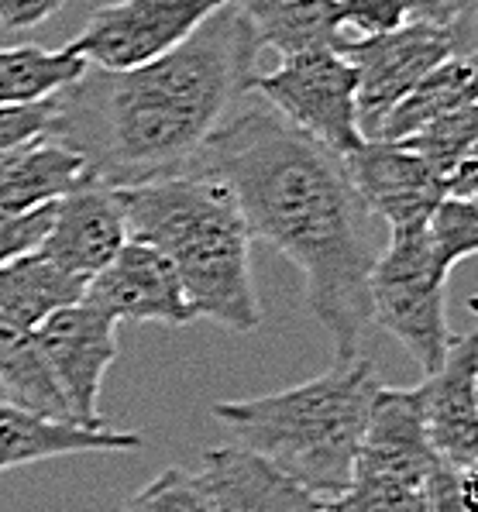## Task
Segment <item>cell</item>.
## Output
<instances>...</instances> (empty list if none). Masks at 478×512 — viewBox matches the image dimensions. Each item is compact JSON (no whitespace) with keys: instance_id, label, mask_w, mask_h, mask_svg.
Wrapping results in <instances>:
<instances>
[{"instance_id":"1","label":"cell","mask_w":478,"mask_h":512,"mask_svg":"<svg viewBox=\"0 0 478 512\" xmlns=\"http://www.w3.org/2000/svg\"><path fill=\"white\" fill-rule=\"evenodd\" d=\"M186 172L217 179L252 241H269L303 272L310 313L331 334L334 361H355L372 327L368 279L386 244L375 238V217L341 155L248 93Z\"/></svg>"},{"instance_id":"2","label":"cell","mask_w":478,"mask_h":512,"mask_svg":"<svg viewBox=\"0 0 478 512\" xmlns=\"http://www.w3.org/2000/svg\"><path fill=\"white\" fill-rule=\"evenodd\" d=\"M262 38L227 0L162 59L128 73L90 69L56 93L49 138L104 186L179 176L252 93Z\"/></svg>"},{"instance_id":"3","label":"cell","mask_w":478,"mask_h":512,"mask_svg":"<svg viewBox=\"0 0 478 512\" xmlns=\"http://www.w3.org/2000/svg\"><path fill=\"white\" fill-rule=\"evenodd\" d=\"M128 238L152 244L172 262L190 310L227 330L262 324L252 279V234L238 203L200 172L117 189Z\"/></svg>"},{"instance_id":"4","label":"cell","mask_w":478,"mask_h":512,"mask_svg":"<svg viewBox=\"0 0 478 512\" xmlns=\"http://www.w3.org/2000/svg\"><path fill=\"white\" fill-rule=\"evenodd\" d=\"M382 389L372 358L334 361L324 375L293 389L210 406L234 444L272 461L320 502L351 485L372 399Z\"/></svg>"},{"instance_id":"5","label":"cell","mask_w":478,"mask_h":512,"mask_svg":"<svg viewBox=\"0 0 478 512\" xmlns=\"http://www.w3.org/2000/svg\"><path fill=\"white\" fill-rule=\"evenodd\" d=\"M444 289H448V272L437 265L427 231L386 238V248L368 279L372 324L393 334L423 368V375L441 368L458 337L448 327Z\"/></svg>"},{"instance_id":"6","label":"cell","mask_w":478,"mask_h":512,"mask_svg":"<svg viewBox=\"0 0 478 512\" xmlns=\"http://www.w3.org/2000/svg\"><path fill=\"white\" fill-rule=\"evenodd\" d=\"M252 97L341 159L365 145L358 128V69L334 49L282 55L276 69L252 80Z\"/></svg>"},{"instance_id":"7","label":"cell","mask_w":478,"mask_h":512,"mask_svg":"<svg viewBox=\"0 0 478 512\" xmlns=\"http://www.w3.org/2000/svg\"><path fill=\"white\" fill-rule=\"evenodd\" d=\"M224 4L227 0H114L100 4L62 49L90 69L128 73L183 45Z\"/></svg>"},{"instance_id":"8","label":"cell","mask_w":478,"mask_h":512,"mask_svg":"<svg viewBox=\"0 0 478 512\" xmlns=\"http://www.w3.org/2000/svg\"><path fill=\"white\" fill-rule=\"evenodd\" d=\"M358 69V128L365 141H375L382 121L430 69L461 52V31L413 25L365 42H344L338 49Z\"/></svg>"},{"instance_id":"9","label":"cell","mask_w":478,"mask_h":512,"mask_svg":"<svg viewBox=\"0 0 478 512\" xmlns=\"http://www.w3.org/2000/svg\"><path fill=\"white\" fill-rule=\"evenodd\" d=\"M117 320L97 310L93 303H76L52 313L35 334L38 348L56 375L69 416L80 427H104L100 420V389L107 368L117 361Z\"/></svg>"},{"instance_id":"10","label":"cell","mask_w":478,"mask_h":512,"mask_svg":"<svg viewBox=\"0 0 478 512\" xmlns=\"http://www.w3.org/2000/svg\"><path fill=\"white\" fill-rule=\"evenodd\" d=\"M344 169L368 214L386 224V238L427 231L430 214L448 196L444 179L403 141H365Z\"/></svg>"},{"instance_id":"11","label":"cell","mask_w":478,"mask_h":512,"mask_svg":"<svg viewBox=\"0 0 478 512\" xmlns=\"http://www.w3.org/2000/svg\"><path fill=\"white\" fill-rule=\"evenodd\" d=\"M83 299L117 324L131 320V324L186 327L197 320L169 258L135 238L124 241V248L86 282Z\"/></svg>"},{"instance_id":"12","label":"cell","mask_w":478,"mask_h":512,"mask_svg":"<svg viewBox=\"0 0 478 512\" xmlns=\"http://www.w3.org/2000/svg\"><path fill=\"white\" fill-rule=\"evenodd\" d=\"M441 464L444 461L437 458V451L427 440L420 392L382 385L372 399V413H368L351 478L423 488L437 475Z\"/></svg>"},{"instance_id":"13","label":"cell","mask_w":478,"mask_h":512,"mask_svg":"<svg viewBox=\"0 0 478 512\" xmlns=\"http://www.w3.org/2000/svg\"><path fill=\"white\" fill-rule=\"evenodd\" d=\"M427 440L448 468L478 464V327L454 337L448 358L417 385Z\"/></svg>"},{"instance_id":"14","label":"cell","mask_w":478,"mask_h":512,"mask_svg":"<svg viewBox=\"0 0 478 512\" xmlns=\"http://www.w3.org/2000/svg\"><path fill=\"white\" fill-rule=\"evenodd\" d=\"M128 241V224L117 200V189L104 183H86L62 196L45 234V255L76 279L90 282Z\"/></svg>"},{"instance_id":"15","label":"cell","mask_w":478,"mask_h":512,"mask_svg":"<svg viewBox=\"0 0 478 512\" xmlns=\"http://www.w3.org/2000/svg\"><path fill=\"white\" fill-rule=\"evenodd\" d=\"M197 478L214 512H320L324 502L300 482L238 444L203 451Z\"/></svg>"},{"instance_id":"16","label":"cell","mask_w":478,"mask_h":512,"mask_svg":"<svg viewBox=\"0 0 478 512\" xmlns=\"http://www.w3.org/2000/svg\"><path fill=\"white\" fill-rule=\"evenodd\" d=\"M145 437L138 430L114 427H80L69 420L35 416L14 403H0V475L25 464L69 454H97V451H141Z\"/></svg>"},{"instance_id":"17","label":"cell","mask_w":478,"mask_h":512,"mask_svg":"<svg viewBox=\"0 0 478 512\" xmlns=\"http://www.w3.org/2000/svg\"><path fill=\"white\" fill-rule=\"evenodd\" d=\"M97 183L76 152L52 138H42L21 152L7 155V169L0 179V210L4 214H28L69 196L73 189Z\"/></svg>"},{"instance_id":"18","label":"cell","mask_w":478,"mask_h":512,"mask_svg":"<svg viewBox=\"0 0 478 512\" xmlns=\"http://www.w3.org/2000/svg\"><path fill=\"white\" fill-rule=\"evenodd\" d=\"M86 282L52 262L45 251H28L0 269V317L35 330L52 313L83 303Z\"/></svg>"},{"instance_id":"19","label":"cell","mask_w":478,"mask_h":512,"mask_svg":"<svg viewBox=\"0 0 478 512\" xmlns=\"http://www.w3.org/2000/svg\"><path fill=\"white\" fill-rule=\"evenodd\" d=\"M478 104V49L458 52L430 69L423 80L396 104L393 114L382 121L375 141H403L434 124L437 117L454 114L461 107Z\"/></svg>"},{"instance_id":"20","label":"cell","mask_w":478,"mask_h":512,"mask_svg":"<svg viewBox=\"0 0 478 512\" xmlns=\"http://www.w3.org/2000/svg\"><path fill=\"white\" fill-rule=\"evenodd\" d=\"M262 45L282 55L310 52V49H334L344 45L338 28V7L334 0H231Z\"/></svg>"},{"instance_id":"21","label":"cell","mask_w":478,"mask_h":512,"mask_svg":"<svg viewBox=\"0 0 478 512\" xmlns=\"http://www.w3.org/2000/svg\"><path fill=\"white\" fill-rule=\"evenodd\" d=\"M0 385L7 392V403L28 409L35 416L73 423L69 403L62 396L42 348H38L35 334L25 327L7 324L4 317H0Z\"/></svg>"},{"instance_id":"22","label":"cell","mask_w":478,"mask_h":512,"mask_svg":"<svg viewBox=\"0 0 478 512\" xmlns=\"http://www.w3.org/2000/svg\"><path fill=\"white\" fill-rule=\"evenodd\" d=\"M86 62L66 49L45 45H7L0 49V107L38 104L73 86Z\"/></svg>"},{"instance_id":"23","label":"cell","mask_w":478,"mask_h":512,"mask_svg":"<svg viewBox=\"0 0 478 512\" xmlns=\"http://www.w3.org/2000/svg\"><path fill=\"white\" fill-rule=\"evenodd\" d=\"M475 141H478V104L437 117L434 124H427V128L417 131L413 138H403V145L410 148V152H417L437 176L448 179L454 172V165L465 159Z\"/></svg>"},{"instance_id":"24","label":"cell","mask_w":478,"mask_h":512,"mask_svg":"<svg viewBox=\"0 0 478 512\" xmlns=\"http://www.w3.org/2000/svg\"><path fill=\"white\" fill-rule=\"evenodd\" d=\"M427 241L437 265L448 275L458 262L478 255V200H472V196H444L427 220Z\"/></svg>"},{"instance_id":"25","label":"cell","mask_w":478,"mask_h":512,"mask_svg":"<svg viewBox=\"0 0 478 512\" xmlns=\"http://www.w3.org/2000/svg\"><path fill=\"white\" fill-rule=\"evenodd\" d=\"M121 512H214L203 492L197 471H186L183 464L159 471L148 485H141Z\"/></svg>"},{"instance_id":"26","label":"cell","mask_w":478,"mask_h":512,"mask_svg":"<svg viewBox=\"0 0 478 512\" xmlns=\"http://www.w3.org/2000/svg\"><path fill=\"white\" fill-rule=\"evenodd\" d=\"M344 42H365L406 25L403 0H334Z\"/></svg>"},{"instance_id":"27","label":"cell","mask_w":478,"mask_h":512,"mask_svg":"<svg viewBox=\"0 0 478 512\" xmlns=\"http://www.w3.org/2000/svg\"><path fill=\"white\" fill-rule=\"evenodd\" d=\"M56 97L38 100V104L0 107V155H14L35 141L49 138V128L56 121Z\"/></svg>"},{"instance_id":"28","label":"cell","mask_w":478,"mask_h":512,"mask_svg":"<svg viewBox=\"0 0 478 512\" xmlns=\"http://www.w3.org/2000/svg\"><path fill=\"white\" fill-rule=\"evenodd\" d=\"M52 214H56V203L28 210V214H4L0 210V269L14 258L42 248L45 234L52 227Z\"/></svg>"},{"instance_id":"29","label":"cell","mask_w":478,"mask_h":512,"mask_svg":"<svg viewBox=\"0 0 478 512\" xmlns=\"http://www.w3.org/2000/svg\"><path fill=\"white\" fill-rule=\"evenodd\" d=\"M403 4H406V21H413V25L461 31V25L472 21L478 0H403Z\"/></svg>"},{"instance_id":"30","label":"cell","mask_w":478,"mask_h":512,"mask_svg":"<svg viewBox=\"0 0 478 512\" xmlns=\"http://www.w3.org/2000/svg\"><path fill=\"white\" fill-rule=\"evenodd\" d=\"M66 0H0V28L28 31L56 18Z\"/></svg>"},{"instance_id":"31","label":"cell","mask_w":478,"mask_h":512,"mask_svg":"<svg viewBox=\"0 0 478 512\" xmlns=\"http://www.w3.org/2000/svg\"><path fill=\"white\" fill-rule=\"evenodd\" d=\"M444 193L448 196H475L478 193V141L468 148V155L454 165V172L444 179Z\"/></svg>"},{"instance_id":"32","label":"cell","mask_w":478,"mask_h":512,"mask_svg":"<svg viewBox=\"0 0 478 512\" xmlns=\"http://www.w3.org/2000/svg\"><path fill=\"white\" fill-rule=\"evenodd\" d=\"M458 495L465 512H478V464L458 471Z\"/></svg>"},{"instance_id":"33","label":"cell","mask_w":478,"mask_h":512,"mask_svg":"<svg viewBox=\"0 0 478 512\" xmlns=\"http://www.w3.org/2000/svg\"><path fill=\"white\" fill-rule=\"evenodd\" d=\"M4 169H7V155H0V179H4Z\"/></svg>"},{"instance_id":"34","label":"cell","mask_w":478,"mask_h":512,"mask_svg":"<svg viewBox=\"0 0 478 512\" xmlns=\"http://www.w3.org/2000/svg\"><path fill=\"white\" fill-rule=\"evenodd\" d=\"M472 200H478V193H475V196H472Z\"/></svg>"},{"instance_id":"35","label":"cell","mask_w":478,"mask_h":512,"mask_svg":"<svg viewBox=\"0 0 478 512\" xmlns=\"http://www.w3.org/2000/svg\"><path fill=\"white\" fill-rule=\"evenodd\" d=\"M320 512H327V509H320Z\"/></svg>"}]
</instances>
